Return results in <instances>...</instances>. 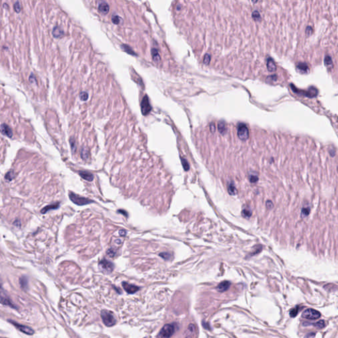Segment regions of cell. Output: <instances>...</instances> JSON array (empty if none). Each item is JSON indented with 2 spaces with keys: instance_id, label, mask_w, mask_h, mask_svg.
<instances>
[{
  "instance_id": "13",
  "label": "cell",
  "mask_w": 338,
  "mask_h": 338,
  "mask_svg": "<svg viewBox=\"0 0 338 338\" xmlns=\"http://www.w3.org/2000/svg\"><path fill=\"white\" fill-rule=\"evenodd\" d=\"M79 174L83 179H85V180H87L89 182H91L94 178L93 175H92L91 172L87 171H80L79 172Z\"/></svg>"
},
{
  "instance_id": "4",
  "label": "cell",
  "mask_w": 338,
  "mask_h": 338,
  "mask_svg": "<svg viewBox=\"0 0 338 338\" xmlns=\"http://www.w3.org/2000/svg\"><path fill=\"white\" fill-rule=\"evenodd\" d=\"M69 196H70V198L71 202H73L75 204L78 205H85L89 204V203H91L93 202V201H92V200H91V199H89L85 198V197H81L78 195H77V194L72 193V192L70 193V194H69Z\"/></svg>"
},
{
  "instance_id": "10",
  "label": "cell",
  "mask_w": 338,
  "mask_h": 338,
  "mask_svg": "<svg viewBox=\"0 0 338 338\" xmlns=\"http://www.w3.org/2000/svg\"><path fill=\"white\" fill-rule=\"evenodd\" d=\"M1 131L2 134H4V135L7 136L8 137H12L13 136V132H12V130L11 128L9 127V125H7V124H3L1 125Z\"/></svg>"
},
{
  "instance_id": "27",
  "label": "cell",
  "mask_w": 338,
  "mask_h": 338,
  "mask_svg": "<svg viewBox=\"0 0 338 338\" xmlns=\"http://www.w3.org/2000/svg\"><path fill=\"white\" fill-rule=\"evenodd\" d=\"M249 180L252 183H256L258 180V178L256 175H251L249 178Z\"/></svg>"
},
{
  "instance_id": "3",
  "label": "cell",
  "mask_w": 338,
  "mask_h": 338,
  "mask_svg": "<svg viewBox=\"0 0 338 338\" xmlns=\"http://www.w3.org/2000/svg\"><path fill=\"white\" fill-rule=\"evenodd\" d=\"M175 331V327L172 324H166L161 329L158 338H170Z\"/></svg>"
},
{
  "instance_id": "9",
  "label": "cell",
  "mask_w": 338,
  "mask_h": 338,
  "mask_svg": "<svg viewBox=\"0 0 338 338\" xmlns=\"http://www.w3.org/2000/svg\"><path fill=\"white\" fill-rule=\"evenodd\" d=\"M13 324L15 326L19 329L20 331H21L22 332L28 335H31V334H33L34 333V331L32 330L31 328H30L29 327L27 326H23V325H20V324H18L17 323H13L12 322Z\"/></svg>"
},
{
  "instance_id": "1",
  "label": "cell",
  "mask_w": 338,
  "mask_h": 338,
  "mask_svg": "<svg viewBox=\"0 0 338 338\" xmlns=\"http://www.w3.org/2000/svg\"><path fill=\"white\" fill-rule=\"evenodd\" d=\"M173 15L203 65L236 76L254 75L271 44L279 49L277 1H182Z\"/></svg>"
},
{
  "instance_id": "22",
  "label": "cell",
  "mask_w": 338,
  "mask_h": 338,
  "mask_svg": "<svg viewBox=\"0 0 338 338\" xmlns=\"http://www.w3.org/2000/svg\"><path fill=\"white\" fill-rule=\"evenodd\" d=\"M79 98L83 101L87 100L89 98V95L87 92H81L79 95Z\"/></svg>"
},
{
  "instance_id": "16",
  "label": "cell",
  "mask_w": 338,
  "mask_h": 338,
  "mask_svg": "<svg viewBox=\"0 0 338 338\" xmlns=\"http://www.w3.org/2000/svg\"><path fill=\"white\" fill-rule=\"evenodd\" d=\"M122 21V18L118 16V15H114L112 17V21L114 24H115V25H118L121 23V21Z\"/></svg>"
},
{
  "instance_id": "14",
  "label": "cell",
  "mask_w": 338,
  "mask_h": 338,
  "mask_svg": "<svg viewBox=\"0 0 338 338\" xmlns=\"http://www.w3.org/2000/svg\"><path fill=\"white\" fill-rule=\"evenodd\" d=\"M52 34L56 38H61L64 36V31L60 27L56 26L53 29Z\"/></svg>"
},
{
  "instance_id": "23",
  "label": "cell",
  "mask_w": 338,
  "mask_h": 338,
  "mask_svg": "<svg viewBox=\"0 0 338 338\" xmlns=\"http://www.w3.org/2000/svg\"><path fill=\"white\" fill-rule=\"evenodd\" d=\"M298 312V307L297 306L290 310V316L292 317V318H294V317L297 315Z\"/></svg>"
},
{
  "instance_id": "8",
  "label": "cell",
  "mask_w": 338,
  "mask_h": 338,
  "mask_svg": "<svg viewBox=\"0 0 338 338\" xmlns=\"http://www.w3.org/2000/svg\"><path fill=\"white\" fill-rule=\"evenodd\" d=\"M151 109V107L150 105H149V101H148V98L147 97H145L143 99V101L142 103V113L144 115H146L147 114H148L149 110Z\"/></svg>"
},
{
  "instance_id": "2",
  "label": "cell",
  "mask_w": 338,
  "mask_h": 338,
  "mask_svg": "<svg viewBox=\"0 0 338 338\" xmlns=\"http://www.w3.org/2000/svg\"><path fill=\"white\" fill-rule=\"evenodd\" d=\"M101 318L103 320V322L108 327L113 326L114 325L116 324V320L114 316L108 310H103L101 312Z\"/></svg>"
},
{
  "instance_id": "21",
  "label": "cell",
  "mask_w": 338,
  "mask_h": 338,
  "mask_svg": "<svg viewBox=\"0 0 338 338\" xmlns=\"http://www.w3.org/2000/svg\"><path fill=\"white\" fill-rule=\"evenodd\" d=\"M313 325L315 326L316 328L321 329V328H323L326 326V323L324 320H320L318 322L315 323V324H314Z\"/></svg>"
},
{
  "instance_id": "29",
  "label": "cell",
  "mask_w": 338,
  "mask_h": 338,
  "mask_svg": "<svg viewBox=\"0 0 338 338\" xmlns=\"http://www.w3.org/2000/svg\"><path fill=\"white\" fill-rule=\"evenodd\" d=\"M107 255H109L110 257H114L116 255V250L112 249H109L107 251Z\"/></svg>"
},
{
  "instance_id": "6",
  "label": "cell",
  "mask_w": 338,
  "mask_h": 338,
  "mask_svg": "<svg viewBox=\"0 0 338 338\" xmlns=\"http://www.w3.org/2000/svg\"><path fill=\"white\" fill-rule=\"evenodd\" d=\"M99 265L100 266V268L103 269L104 271L108 272V273L112 272L114 270V265L113 263L106 259H103L102 260H100V262H99Z\"/></svg>"
},
{
  "instance_id": "26",
  "label": "cell",
  "mask_w": 338,
  "mask_h": 338,
  "mask_svg": "<svg viewBox=\"0 0 338 338\" xmlns=\"http://www.w3.org/2000/svg\"><path fill=\"white\" fill-rule=\"evenodd\" d=\"M81 157L83 159H87L89 157V153L85 149H83L81 152Z\"/></svg>"
},
{
  "instance_id": "20",
  "label": "cell",
  "mask_w": 338,
  "mask_h": 338,
  "mask_svg": "<svg viewBox=\"0 0 338 338\" xmlns=\"http://www.w3.org/2000/svg\"><path fill=\"white\" fill-rule=\"evenodd\" d=\"M242 216L245 218H249L251 215H252V212L250 210V209H244L243 211L242 212Z\"/></svg>"
},
{
  "instance_id": "19",
  "label": "cell",
  "mask_w": 338,
  "mask_h": 338,
  "mask_svg": "<svg viewBox=\"0 0 338 338\" xmlns=\"http://www.w3.org/2000/svg\"><path fill=\"white\" fill-rule=\"evenodd\" d=\"M15 177V174L13 170H11V171H9L7 174H6L5 176V178L6 180H8V181H11L13 180Z\"/></svg>"
},
{
  "instance_id": "28",
  "label": "cell",
  "mask_w": 338,
  "mask_h": 338,
  "mask_svg": "<svg viewBox=\"0 0 338 338\" xmlns=\"http://www.w3.org/2000/svg\"><path fill=\"white\" fill-rule=\"evenodd\" d=\"M70 145H71V149H72V151H76V142H75V140H74V139H73L72 138H71V139H70Z\"/></svg>"
},
{
  "instance_id": "17",
  "label": "cell",
  "mask_w": 338,
  "mask_h": 338,
  "mask_svg": "<svg viewBox=\"0 0 338 338\" xmlns=\"http://www.w3.org/2000/svg\"><path fill=\"white\" fill-rule=\"evenodd\" d=\"M20 283L23 289H26L28 285V280L26 277H23L20 279Z\"/></svg>"
},
{
  "instance_id": "11",
  "label": "cell",
  "mask_w": 338,
  "mask_h": 338,
  "mask_svg": "<svg viewBox=\"0 0 338 338\" xmlns=\"http://www.w3.org/2000/svg\"><path fill=\"white\" fill-rule=\"evenodd\" d=\"M230 285H231V283H230V282H228V281H224V282H221L217 285V291L219 292H225L227 291V290L229 289Z\"/></svg>"
},
{
  "instance_id": "7",
  "label": "cell",
  "mask_w": 338,
  "mask_h": 338,
  "mask_svg": "<svg viewBox=\"0 0 338 338\" xmlns=\"http://www.w3.org/2000/svg\"><path fill=\"white\" fill-rule=\"evenodd\" d=\"M122 287H123V288L125 291L128 293H129V294H133V293H136L139 289V288L137 286L131 285V284H130L126 282L122 283Z\"/></svg>"
},
{
  "instance_id": "15",
  "label": "cell",
  "mask_w": 338,
  "mask_h": 338,
  "mask_svg": "<svg viewBox=\"0 0 338 338\" xmlns=\"http://www.w3.org/2000/svg\"><path fill=\"white\" fill-rule=\"evenodd\" d=\"M59 207V203H56V204H52V205H47L46 207H44L43 209H42L41 211V213H46L47 211H48L50 210H52V209H56Z\"/></svg>"
},
{
  "instance_id": "18",
  "label": "cell",
  "mask_w": 338,
  "mask_h": 338,
  "mask_svg": "<svg viewBox=\"0 0 338 338\" xmlns=\"http://www.w3.org/2000/svg\"><path fill=\"white\" fill-rule=\"evenodd\" d=\"M228 191L229 194H231V195H234V194L237 193V190H236L234 184H229L228 185Z\"/></svg>"
},
{
  "instance_id": "30",
  "label": "cell",
  "mask_w": 338,
  "mask_h": 338,
  "mask_svg": "<svg viewBox=\"0 0 338 338\" xmlns=\"http://www.w3.org/2000/svg\"><path fill=\"white\" fill-rule=\"evenodd\" d=\"M119 234L121 236H125V234H126V232L124 230H121V231H119Z\"/></svg>"
},
{
  "instance_id": "5",
  "label": "cell",
  "mask_w": 338,
  "mask_h": 338,
  "mask_svg": "<svg viewBox=\"0 0 338 338\" xmlns=\"http://www.w3.org/2000/svg\"><path fill=\"white\" fill-rule=\"evenodd\" d=\"M320 313L318 311L312 309H309L304 311L302 316L304 318L309 320H316L320 317Z\"/></svg>"
},
{
  "instance_id": "24",
  "label": "cell",
  "mask_w": 338,
  "mask_h": 338,
  "mask_svg": "<svg viewBox=\"0 0 338 338\" xmlns=\"http://www.w3.org/2000/svg\"><path fill=\"white\" fill-rule=\"evenodd\" d=\"M160 256H161V257H162L163 258H164V260H167L171 259V256H172L171 254H169V253H166V252H165V253H161V254H160Z\"/></svg>"
},
{
  "instance_id": "25",
  "label": "cell",
  "mask_w": 338,
  "mask_h": 338,
  "mask_svg": "<svg viewBox=\"0 0 338 338\" xmlns=\"http://www.w3.org/2000/svg\"><path fill=\"white\" fill-rule=\"evenodd\" d=\"M13 8H14L15 11L17 13H19L21 10V5L19 4V2H18V1L16 2L15 4H14Z\"/></svg>"
},
{
  "instance_id": "12",
  "label": "cell",
  "mask_w": 338,
  "mask_h": 338,
  "mask_svg": "<svg viewBox=\"0 0 338 338\" xmlns=\"http://www.w3.org/2000/svg\"><path fill=\"white\" fill-rule=\"evenodd\" d=\"M98 11H99L101 13H103L104 15H106L109 12V10H110V7L109 4H107L106 2H101L99 4H98Z\"/></svg>"
}]
</instances>
